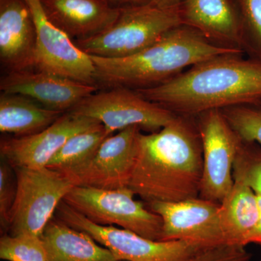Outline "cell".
<instances>
[{
	"label": "cell",
	"instance_id": "6da1fadb",
	"mask_svg": "<svg viewBox=\"0 0 261 261\" xmlns=\"http://www.w3.org/2000/svg\"><path fill=\"white\" fill-rule=\"evenodd\" d=\"M202 166L197 117L176 115L158 132H140L128 188L146 204L197 198Z\"/></svg>",
	"mask_w": 261,
	"mask_h": 261
},
{
	"label": "cell",
	"instance_id": "7a4b0ae2",
	"mask_svg": "<svg viewBox=\"0 0 261 261\" xmlns=\"http://www.w3.org/2000/svg\"><path fill=\"white\" fill-rule=\"evenodd\" d=\"M243 53L213 57L151 88L135 90L176 115L261 103V61Z\"/></svg>",
	"mask_w": 261,
	"mask_h": 261
},
{
	"label": "cell",
	"instance_id": "3957f363",
	"mask_svg": "<svg viewBox=\"0 0 261 261\" xmlns=\"http://www.w3.org/2000/svg\"><path fill=\"white\" fill-rule=\"evenodd\" d=\"M228 53L244 54L214 45L194 29L181 25L133 56L90 58L95 67L98 88L124 87L140 90L165 83L192 65Z\"/></svg>",
	"mask_w": 261,
	"mask_h": 261
},
{
	"label": "cell",
	"instance_id": "277c9868",
	"mask_svg": "<svg viewBox=\"0 0 261 261\" xmlns=\"http://www.w3.org/2000/svg\"><path fill=\"white\" fill-rule=\"evenodd\" d=\"M181 25L178 5L163 7L151 2L121 8L108 30L73 42L89 56L125 58L143 50Z\"/></svg>",
	"mask_w": 261,
	"mask_h": 261
},
{
	"label": "cell",
	"instance_id": "5b68a950",
	"mask_svg": "<svg viewBox=\"0 0 261 261\" xmlns=\"http://www.w3.org/2000/svg\"><path fill=\"white\" fill-rule=\"evenodd\" d=\"M55 216L70 227L87 233L110 250L118 261H185L207 247L188 241H156L133 231L92 222L64 200Z\"/></svg>",
	"mask_w": 261,
	"mask_h": 261
},
{
	"label": "cell",
	"instance_id": "8992f818",
	"mask_svg": "<svg viewBox=\"0 0 261 261\" xmlns=\"http://www.w3.org/2000/svg\"><path fill=\"white\" fill-rule=\"evenodd\" d=\"M135 196L128 187L102 190L74 187L63 200L95 224L117 225L143 238L161 241L162 218L135 200Z\"/></svg>",
	"mask_w": 261,
	"mask_h": 261
},
{
	"label": "cell",
	"instance_id": "52a82bcc",
	"mask_svg": "<svg viewBox=\"0 0 261 261\" xmlns=\"http://www.w3.org/2000/svg\"><path fill=\"white\" fill-rule=\"evenodd\" d=\"M14 170L18 189L10 215V235L41 238L57 207L75 186L64 173L49 168Z\"/></svg>",
	"mask_w": 261,
	"mask_h": 261
},
{
	"label": "cell",
	"instance_id": "ba28073f",
	"mask_svg": "<svg viewBox=\"0 0 261 261\" xmlns=\"http://www.w3.org/2000/svg\"><path fill=\"white\" fill-rule=\"evenodd\" d=\"M69 112L99 122L109 135L132 126L150 132H158L176 116L133 89L124 87L94 92Z\"/></svg>",
	"mask_w": 261,
	"mask_h": 261
},
{
	"label": "cell",
	"instance_id": "9c48e42d",
	"mask_svg": "<svg viewBox=\"0 0 261 261\" xmlns=\"http://www.w3.org/2000/svg\"><path fill=\"white\" fill-rule=\"evenodd\" d=\"M196 117L203 156L199 197L221 204L233 186V164L243 139L221 110L207 111Z\"/></svg>",
	"mask_w": 261,
	"mask_h": 261
},
{
	"label": "cell",
	"instance_id": "30bf717a",
	"mask_svg": "<svg viewBox=\"0 0 261 261\" xmlns=\"http://www.w3.org/2000/svg\"><path fill=\"white\" fill-rule=\"evenodd\" d=\"M141 128L127 127L107 137L93 155L64 173L75 187L117 190L128 187L137 153Z\"/></svg>",
	"mask_w": 261,
	"mask_h": 261
},
{
	"label": "cell",
	"instance_id": "8fae6325",
	"mask_svg": "<svg viewBox=\"0 0 261 261\" xmlns=\"http://www.w3.org/2000/svg\"><path fill=\"white\" fill-rule=\"evenodd\" d=\"M24 1L30 9L37 34L35 68L97 87L90 56L49 20L42 0Z\"/></svg>",
	"mask_w": 261,
	"mask_h": 261
},
{
	"label": "cell",
	"instance_id": "7c38bea8",
	"mask_svg": "<svg viewBox=\"0 0 261 261\" xmlns=\"http://www.w3.org/2000/svg\"><path fill=\"white\" fill-rule=\"evenodd\" d=\"M147 205L162 218L161 241L194 242L208 246L228 244L221 224V204L218 202L199 197Z\"/></svg>",
	"mask_w": 261,
	"mask_h": 261
},
{
	"label": "cell",
	"instance_id": "4fadbf2b",
	"mask_svg": "<svg viewBox=\"0 0 261 261\" xmlns=\"http://www.w3.org/2000/svg\"><path fill=\"white\" fill-rule=\"evenodd\" d=\"M102 125L95 120L71 112L63 113L45 129L25 137L2 140L3 161L13 168L47 167L55 154L70 137Z\"/></svg>",
	"mask_w": 261,
	"mask_h": 261
},
{
	"label": "cell",
	"instance_id": "5bb4252c",
	"mask_svg": "<svg viewBox=\"0 0 261 261\" xmlns=\"http://www.w3.org/2000/svg\"><path fill=\"white\" fill-rule=\"evenodd\" d=\"M0 89L3 93L21 94L44 108L65 113L97 92L98 87L32 68L7 72L0 81Z\"/></svg>",
	"mask_w": 261,
	"mask_h": 261
},
{
	"label": "cell",
	"instance_id": "9a60e30c",
	"mask_svg": "<svg viewBox=\"0 0 261 261\" xmlns=\"http://www.w3.org/2000/svg\"><path fill=\"white\" fill-rule=\"evenodd\" d=\"M178 9L182 25L194 29L214 45L244 53L234 0H184Z\"/></svg>",
	"mask_w": 261,
	"mask_h": 261
},
{
	"label": "cell",
	"instance_id": "2e32d148",
	"mask_svg": "<svg viewBox=\"0 0 261 261\" xmlns=\"http://www.w3.org/2000/svg\"><path fill=\"white\" fill-rule=\"evenodd\" d=\"M37 34L24 0H0V61L7 72L35 68Z\"/></svg>",
	"mask_w": 261,
	"mask_h": 261
},
{
	"label": "cell",
	"instance_id": "e0dca14e",
	"mask_svg": "<svg viewBox=\"0 0 261 261\" xmlns=\"http://www.w3.org/2000/svg\"><path fill=\"white\" fill-rule=\"evenodd\" d=\"M48 18L73 41L89 39L108 30L120 9L103 0H42Z\"/></svg>",
	"mask_w": 261,
	"mask_h": 261
},
{
	"label": "cell",
	"instance_id": "ac0fdd59",
	"mask_svg": "<svg viewBox=\"0 0 261 261\" xmlns=\"http://www.w3.org/2000/svg\"><path fill=\"white\" fill-rule=\"evenodd\" d=\"M41 239L49 261H118L92 237L56 217L49 221Z\"/></svg>",
	"mask_w": 261,
	"mask_h": 261
},
{
	"label": "cell",
	"instance_id": "d6986e66",
	"mask_svg": "<svg viewBox=\"0 0 261 261\" xmlns=\"http://www.w3.org/2000/svg\"><path fill=\"white\" fill-rule=\"evenodd\" d=\"M220 214L227 243L245 247L250 245L259 220L256 194L252 189L234 180L231 192L221 203Z\"/></svg>",
	"mask_w": 261,
	"mask_h": 261
},
{
	"label": "cell",
	"instance_id": "ffe728a7",
	"mask_svg": "<svg viewBox=\"0 0 261 261\" xmlns=\"http://www.w3.org/2000/svg\"><path fill=\"white\" fill-rule=\"evenodd\" d=\"M63 114L44 108L25 96L3 93L0 96V130L25 137L39 133Z\"/></svg>",
	"mask_w": 261,
	"mask_h": 261
},
{
	"label": "cell",
	"instance_id": "44dd1931",
	"mask_svg": "<svg viewBox=\"0 0 261 261\" xmlns=\"http://www.w3.org/2000/svg\"><path fill=\"white\" fill-rule=\"evenodd\" d=\"M109 135L103 125L70 137L48 163L47 168L64 171L90 159Z\"/></svg>",
	"mask_w": 261,
	"mask_h": 261
},
{
	"label": "cell",
	"instance_id": "7402d4cb",
	"mask_svg": "<svg viewBox=\"0 0 261 261\" xmlns=\"http://www.w3.org/2000/svg\"><path fill=\"white\" fill-rule=\"evenodd\" d=\"M234 2L240 16L244 53L261 61V0Z\"/></svg>",
	"mask_w": 261,
	"mask_h": 261
},
{
	"label": "cell",
	"instance_id": "603a6c76",
	"mask_svg": "<svg viewBox=\"0 0 261 261\" xmlns=\"http://www.w3.org/2000/svg\"><path fill=\"white\" fill-rule=\"evenodd\" d=\"M0 258L8 261H49L42 239L29 234H5L0 240Z\"/></svg>",
	"mask_w": 261,
	"mask_h": 261
},
{
	"label": "cell",
	"instance_id": "cb8c5ba5",
	"mask_svg": "<svg viewBox=\"0 0 261 261\" xmlns=\"http://www.w3.org/2000/svg\"><path fill=\"white\" fill-rule=\"evenodd\" d=\"M233 180L243 182L261 194V146L243 140L233 168Z\"/></svg>",
	"mask_w": 261,
	"mask_h": 261
},
{
	"label": "cell",
	"instance_id": "d4e9b609",
	"mask_svg": "<svg viewBox=\"0 0 261 261\" xmlns=\"http://www.w3.org/2000/svg\"><path fill=\"white\" fill-rule=\"evenodd\" d=\"M221 111L243 140L261 146V103L232 106Z\"/></svg>",
	"mask_w": 261,
	"mask_h": 261
},
{
	"label": "cell",
	"instance_id": "484cf974",
	"mask_svg": "<svg viewBox=\"0 0 261 261\" xmlns=\"http://www.w3.org/2000/svg\"><path fill=\"white\" fill-rule=\"evenodd\" d=\"M17 189L14 168L4 161L0 166V223L4 230L9 229L10 215L16 199Z\"/></svg>",
	"mask_w": 261,
	"mask_h": 261
},
{
	"label": "cell",
	"instance_id": "4316f807",
	"mask_svg": "<svg viewBox=\"0 0 261 261\" xmlns=\"http://www.w3.org/2000/svg\"><path fill=\"white\" fill-rule=\"evenodd\" d=\"M245 247L231 244H221L207 247L185 261H250Z\"/></svg>",
	"mask_w": 261,
	"mask_h": 261
},
{
	"label": "cell",
	"instance_id": "83f0119b",
	"mask_svg": "<svg viewBox=\"0 0 261 261\" xmlns=\"http://www.w3.org/2000/svg\"><path fill=\"white\" fill-rule=\"evenodd\" d=\"M103 1L118 9H121L126 7L135 6V5L147 4L152 2V0H103Z\"/></svg>",
	"mask_w": 261,
	"mask_h": 261
},
{
	"label": "cell",
	"instance_id": "f1b7e54d",
	"mask_svg": "<svg viewBox=\"0 0 261 261\" xmlns=\"http://www.w3.org/2000/svg\"><path fill=\"white\" fill-rule=\"evenodd\" d=\"M256 194L257 204H258L259 220L256 230H255V233L252 236L250 244H256V245L261 246V194Z\"/></svg>",
	"mask_w": 261,
	"mask_h": 261
},
{
	"label": "cell",
	"instance_id": "f546056e",
	"mask_svg": "<svg viewBox=\"0 0 261 261\" xmlns=\"http://www.w3.org/2000/svg\"><path fill=\"white\" fill-rule=\"evenodd\" d=\"M152 1L163 7H175L179 5L184 0H152Z\"/></svg>",
	"mask_w": 261,
	"mask_h": 261
}]
</instances>
